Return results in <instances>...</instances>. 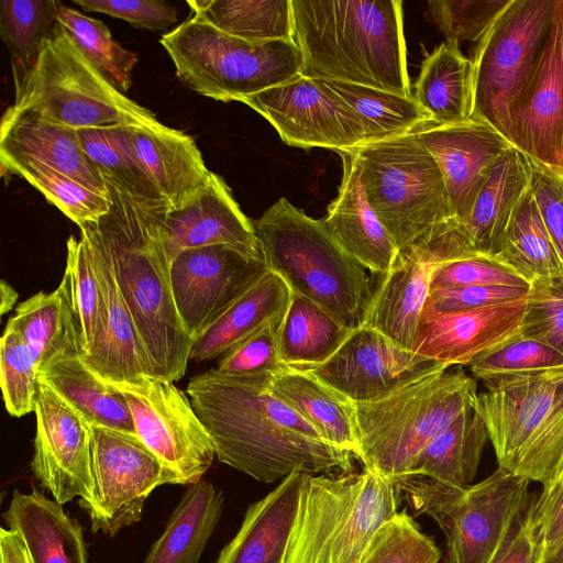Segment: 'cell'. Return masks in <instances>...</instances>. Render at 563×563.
Listing matches in <instances>:
<instances>
[{
	"instance_id": "obj_1",
	"label": "cell",
	"mask_w": 563,
	"mask_h": 563,
	"mask_svg": "<svg viewBox=\"0 0 563 563\" xmlns=\"http://www.w3.org/2000/svg\"><path fill=\"white\" fill-rule=\"evenodd\" d=\"M273 373L190 378L186 393L208 430L218 460L263 483L294 472H351L355 456L324 442L316 429L269 390Z\"/></svg>"
},
{
	"instance_id": "obj_2",
	"label": "cell",
	"mask_w": 563,
	"mask_h": 563,
	"mask_svg": "<svg viewBox=\"0 0 563 563\" xmlns=\"http://www.w3.org/2000/svg\"><path fill=\"white\" fill-rule=\"evenodd\" d=\"M103 178L111 208L90 223L110 256L152 376L174 383L186 373L194 341L173 295L166 246L170 209L159 197L134 192L111 176Z\"/></svg>"
},
{
	"instance_id": "obj_3",
	"label": "cell",
	"mask_w": 563,
	"mask_h": 563,
	"mask_svg": "<svg viewBox=\"0 0 563 563\" xmlns=\"http://www.w3.org/2000/svg\"><path fill=\"white\" fill-rule=\"evenodd\" d=\"M347 153L358 164L366 199L399 256L434 265L481 256L452 213L435 159L411 133Z\"/></svg>"
},
{
	"instance_id": "obj_4",
	"label": "cell",
	"mask_w": 563,
	"mask_h": 563,
	"mask_svg": "<svg viewBox=\"0 0 563 563\" xmlns=\"http://www.w3.org/2000/svg\"><path fill=\"white\" fill-rule=\"evenodd\" d=\"M301 76L412 97L398 0H291Z\"/></svg>"
},
{
	"instance_id": "obj_5",
	"label": "cell",
	"mask_w": 563,
	"mask_h": 563,
	"mask_svg": "<svg viewBox=\"0 0 563 563\" xmlns=\"http://www.w3.org/2000/svg\"><path fill=\"white\" fill-rule=\"evenodd\" d=\"M442 364L389 394L351 402L356 459L364 470L393 482L407 476L419 453L460 415L474 407L477 384L461 368Z\"/></svg>"
},
{
	"instance_id": "obj_6",
	"label": "cell",
	"mask_w": 563,
	"mask_h": 563,
	"mask_svg": "<svg viewBox=\"0 0 563 563\" xmlns=\"http://www.w3.org/2000/svg\"><path fill=\"white\" fill-rule=\"evenodd\" d=\"M252 221L267 269L291 292L349 328L362 327L373 290L367 269L344 251L322 219H312L283 197Z\"/></svg>"
},
{
	"instance_id": "obj_7",
	"label": "cell",
	"mask_w": 563,
	"mask_h": 563,
	"mask_svg": "<svg viewBox=\"0 0 563 563\" xmlns=\"http://www.w3.org/2000/svg\"><path fill=\"white\" fill-rule=\"evenodd\" d=\"M398 493L391 479L366 470L306 473L280 563H361L398 512Z\"/></svg>"
},
{
	"instance_id": "obj_8",
	"label": "cell",
	"mask_w": 563,
	"mask_h": 563,
	"mask_svg": "<svg viewBox=\"0 0 563 563\" xmlns=\"http://www.w3.org/2000/svg\"><path fill=\"white\" fill-rule=\"evenodd\" d=\"M474 408L497 463L542 486L563 474V367L483 380Z\"/></svg>"
},
{
	"instance_id": "obj_9",
	"label": "cell",
	"mask_w": 563,
	"mask_h": 563,
	"mask_svg": "<svg viewBox=\"0 0 563 563\" xmlns=\"http://www.w3.org/2000/svg\"><path fill=\"white\" fill-rule=\"evenodd\" d=\"M15 110H26L75 130L158 125L154 112L115 89L57 24L37 57L12 71Z\"/></svg>"
},
{
	"instance_id": "obj_10",
	"label": "cell",
	"mask_w": 563,
	"mask_h": 563,
	"mask_svg": "<svg viewBox=\"0 0 563 563\" xmlns=\"http://www.w3.org/2000/svg\"><path fill=\"white\" fill-rule=\"evenodd\" d=\"M161 44L180 82L218 101L243 102L301 75L302 55L294 40L252 43L192 14L164 34Z\"/></svg>"
},
{
	"instance_id": "obj_11",
	"label": "cell",
	"mask_w": 563,
	"mask_h": 563,
	"mask_svg": "<svg viewBox=\"0 0 563 563\" xmlns=\"http://www.w3.org/2000/svg\"><path fill=\"white\" fill-rule=\"evenodd\" d=\"M394 483L417 514H427L439 525L450 563H492L530 501V481L499 466L466 487L426 476Z\"/></svg>"
},
{
	"instance_id": "obj_12",
	"label": "cell",
	"mask_w": 563,
	"mask_h": 563,
	"mask_svg": "<svg viewBox=\"0 0 563 563\" xmlns=\"http://www.w3.org/2000/svg\"><path fill=\"white\" fill-rule=\"evenodd\" d=\"M554 2L509 0L472 48V118L509 142L511 113L548 37Z\"/></svg>"
},
{
	"instance_id": "obj_13",
	"label": "cell",
	"mask_w": 563,
	"mask_h": 563,
	"mask_svg": "<svg viewBox=\"0 0 563 563\" xmlns=\"http://www.w3.org/2000/svg\"><path fill=\"white\" fill-rule=\"evenodd\" d=\"M89 426L93 494L82 508L93 532L114 536L141 520L144 503L156 487L179 479L136 433Z\"/></svg>"
},
{
	"instance_id": "obj_14",
	"label": "cell",
	"mask_w": 563,
	"mask_h": 563,
	"mask_svg": "<svg viewBox=\"0 0 563 563\" xmlns=\"http://www.w3.org/2000/svg\"><path fill=\"white\" fill-rule=\"evenodd\" d=\"M112 384L126 400L135 433L178 476L179 485L200 481L216 450L187 393L153 376Z\"/></svg>"
},
{
	"instance_id": "obj_15",
	"label": "cell",
	"mask_w": 563,
	"mask_h": 563,
	"mask_svg": "<svg viewBox=\"0 0 563 563\" xmlns=\"http://www.w3.org/2000/svg\"><path fill=\"white\" fill-rule=\"evenodd\" d=\"M291 146L350 152L367 143L355 111L320 80L298 77L246 98Z\"/></svg>"
},
{
	"instance_id": "obj_16",
	"label": "cell",
	"mask_w": 563,
	"mask_h": 563,
	"mask_svg": "<svg viewBox=\"0 0 563 563\" xmlns=\"http://www.w3.org/2000/svg\"><path fill=\"white\" fill-rule=\"evenodd\" d=\"M267 271L264 262L228 245L180 252L170 266L172 288L179 318L192 341Z\"/></svg>"
},
{
	"instance_id": "obj_17",
	"label": "cell",
	"mask_w": 563,
	"mask_h": 563,
	"mask_svg": "<svg viewBox=\"0 0 563 563\" xmlns=\"http://www.w3.org/2000/svg\"><path fill=\"white\" fill-rule=\"evenodd\" d=\"M34 412L36 433L31 462L34 476L58 504L80 497L79 505L86 506L93 494L89 423L41 382Z\"/></svg>"
},
{
	"instance_id": "obj_18",
	"label": "cell",
	"mask_w": 563,
	"mask_h": 563,
	"mask_svg": "<svg viewBox=\"0 0 563 563\" xmlns=\"http://www.w3.org/2000/svg\"><path fill=\"white\" fill-rule=\"evenodd\" d=\"M437 365L439 363L399 347L380 333L360 327L331 358L303 371L346 400L366 402L389 394Z\"/></svg>"
},
{
	"instance_id": "obj_19",
	"label": "cell",
	"mask_w": 563,
	"mask_h": 563,
	"mask_svg": "<svg viewBox=\"0 0 563 563\" xmlns=\"http://www.w3.org/2000/svg\"><path fill=\"white\" fill-rule=\"evenodd\" d=\"M411 134L435 159L452 213L463 225L498 159L514 144L489 123L473 118L426 124Z\"/></svg>"
},
{
	"instance_id": "obj_20",
	"label": "cell",
	"mask_w": 563,
	"mask_h": 563,
	"mask_svg": "<svg viewBox=\"0 0 563 563\" xmlns=\"http://www.w3.org/2000/svg\"><path fill=\"white\" fill-rule=\"evenodd\" d=\"M563 135V0H555L548 37L512 110L510 142L558 166Z\"/></svg>"
},
{
	"instance_id": "obj_21",
	"label": "cell",
	"mask_w": 563,
	"mask_h": 563,
	"mask_svg": "<svg viewBox=\"0 0 563 563\" xmlns=\"http://www.w3.org/2000/svg\"><path fill=\"white\" fill-rule=\"evenodd\" d=\"M527 298L457 312L424 305L411 352L448 367L470 365L519 334Z\"/></svg>"
},
{
	"instance_id": "obj_22",
	"label": "cell",
	"mask_w": 563,
	"mask_h": 563,
	"mask_svg": "<svg viewBox=\"0 0 563 563\" xmlns=\"http://www.w3.org/2000/svg\"><path fill=\"white\" fill-rule=\"evenodd\" d=\"M121 130L136 164L170 211L188 207L207 189L211 170L192 136L163 123Z\"/></svg>"
},
{
	"instance_id": "obj_23",
	"label": "cell",
	"mask_w": 563,
	"mask_h": 563,
	"mask_svg": "<svg viewBox=\"0 0 563 563\" xmlns=\"http://www.w3.org/2000/svg\"><path fill=\"white\" fill-rule=\"evenodd\" d=\"M79 229L90 251L103 301L102 333L91 353L82 357L92 371L110 383H133L143 376H152L110 256L90 222Z\"/></svg>"
},
{
	"instance_id": "obj_24",
	"label": "cell",
	"mask_w": 563,
	"mask_h": 563,
	"mask_svg": "<svg viewBox=\"0 0 563 563\" xmlns=\"http://www.w3.org/2000/svg\"><path fill=\"white\" fill-rule=\"evenodd\" d=\"M166 230L172 262L185 250L209 245H228L264 262L253 221L243 213L224 179L213 172L196 201L181 210H169Z\"/></svg>"
},
{
	"instance_id": "obj_25",
	"label": "cell",
	"mask_w": 563,
	"mask_h": 563,
	"mask_svg": "<svg viewBox=\"0 0 563 563\" xmlns=\"http://www.w3.org/2000/svg\"><path fill=\"white\" fill-rule=\"evenodd\" d=\"M0 159L45 164L107 195L102 173L85 153L78 130L56 124L40 115L9 107L0 125Z\"/></svg>"
},
{
	"instance_id": "obj_26",
	"label": "cell",
	"mask_w": 563,
	"mask_h": 563,
	"mask_svg": "<svg viewBox=\"0 0 563 563\" xmlns=\"http://www.w3.org/2000/svg\"><path fill=\"white\" fill-rule=\"evenodd\" d=\"M343 175L336 198L328 206L324 225L344 251L373 275L387 273L398 257L391 238L371 208L354 156L340 153Z\"/></svg>"
},
{
	"instance_id": "obj_27",
	"label": "cell",
	"mask_w": 563,
	"mask_h": 563,
	"mask_svg": "<svg viewBox=\"0 0 563 563\" xmlns=\"http://www.w3.org/2000/svg\"><path fill=\"white\" fill-rule=\"evenodd\" d=\"M438 266L398 255L387 273L376 275L362 327L411 352Z\"/></svg>"
},
{
	"instance_id": "obj_28",
	"label": "cell",
	"mask_w": 563,
	"mask_h": 563,
	"mask_svg": "<svg viewBox=\"0 0 563 563\" xmlns=\"http://www.w3.org/2000/svg\"><path fill=\"white\" fill-rule=\"evenodd\" d=\"M62 506L35 488L13 492L2 516L23 541L31 563H88L82 528Z\"/></svg>"
},
{
	"instance_id": "obj_29",
	"label": "cell",
	"mask_w": 563,
	"mask_h": 563,
	"mask_svg": "<svg viewBox=\"0 0 563 563\" xmlns=\"http://www.w3.org/2000/svg\"><path fill=\"white\" fill-rule=\"evenodd\" d=\"M529 187L528 155L511 145L498 159L463 223L477 254L497 260L507 229Z\"/></svg>"
},
{
	"instance_id": "obj_30",
	"label": "cell",
	"mask_w": 563,
	"mask_h": 563,
	"mask_svg": "<svg viewBox=\"0 0 563 563\" xmlns=\"http://www.w3.org/2000/svg\"><path fill=\"white\" fill-rule=\"evenodd\" d=\"M306 473L294 472L249 506L234 538L216 563H280Z\"/></svg>"
},
{
	"instance_id": "obj_31",
	"label": "cell",
	"mask_w": 563,
	"mask_h": 563,
	"mask_svg": "<svg viewBox=\"0 0 563 563\" xmlns=\"http://www.w3.org/2000/svg\"><path fill=\"white\" fill-rule=\"evenodd\" d=\"M38 380L74 407L89 424L135 433L122 393L92 371L82 355H59L42 364Z\"/></svg>"
},
{
	"instance_id": "obj_32",
	"label": "cell",
	"mask_w": 563,
	"mask_h": 563,
	"mask_svg": "<svg viewBox=\"0 0 563 563\" xmlns=\"http://www.w3.org/2000/svg\"><path fill=\"white\" fill-rule=\"evenodd\" d=\"M269 390L309 422L324 442L356 459L357 437L349 400L312 374L286 365L273 373Z\"/></svg>"
},
{
	"instance_id": "obj_33",
	"label": "cell",
	"mask_w": 563,
	"mask_h": 563,
	"mask_svg": "<svg viewBox=\"0 0 563 563\" xmlns=\"http://www.w3.org/2000/svg\"><path fill=\"white\" fill-rule=\"evenodd\" d=\"M290 297L291 290L284 279L268 269L194 342L190 360L202 362L223 356L284 313Z\"/></svg>"
},
{
	"instance_id": "obj_34",
	"label": "cell",
	"mask_w": 563,
	"mask_h": 563,
	"mask_svg": "<svg viewBox=\"0 0 563 563\" xmlns=\"http://www.w3.org/2000/svg\"><path fill=\"white\" fill-rule=\"evenodd\" d=\"M412 98L429 113L432 124L472 119L473 68L461 47L442 42L422 62Z\"/></svg>"
},
{
	"instance_id": "obj_35",
	"label": "cell",
	"mask_w": 563,
	"mask_h": 563,
	"mask_svg": "<svg viewBox=\"0 0 563 563\" xmlns=\"http://www.w3.org/2000/svg\"><path fill=\"white\" fill-rule=\"evenodd\" d=\"M223 501L222 492L209 481L189 485L143 563H198L220 520Z\"/></svg>"
},
{
	"instance_id": "obj_36",
	"label": "cell",
	"mask_w": 563,
	"mask_h": 563,
	"mask_svg": "<svg viewBox=\"0 0 563 563\" xmlns=\"http://www.w3.org/2000/svg\"><path fill=\"white\" fill-rule=\"evenodd\" d=\"M488 440L484 420L474 407L468 408L419 453L407 476L466 487L477 473Z\"/></svg>"
},
{
	"instance_id": "obj_37",
	"label": "cell",
	"mask_w": 563,
	"mask_h": 563,
	"mask_svg": "<svg viewBox=\"0 0 563 563\" xmlns=\"http://www.w3.org/2000/svg\"><path fill=\"white\" fill-rule=\"evenodd\" d=\"M354 330L310 299L291 292L278 332L280 361L299 369L321 365Z\"/></svg>"
},
{
	"instance_id": "obj_38",
	"label": "cell",
	"mask_w": 563,
	"mask_h": 563,
	"mask_svg": "<svg viewBox=\"0 0 563 563\" xmlns=\"http://www.w3.org/2000/svg\"><path fill=\"white\" fill-rule=\"evenodd\" d=\"M7 325L21 334L40 360V366L59 355H84L63 282L54 291H40L21 302Z\"/></svg>"
},
{
	"instance_id": "obj_39",
	"label": "cell",
	"mask_w": 563,
	"mask_h": 563,
	"mask_svg": "<svg viewBox=\"0 0 563 563\" xmlns=\"http://www.w3.org/2000/svg\"><path fill=\"white\" fill-rule=\"evenodd\" d=\"M192 15L252 43L294 40L291 0H192Z\"/></svg>"
},
{
	"instance_id": "obj_40",
	"label": "cell",
	"mask_w": 563,
	"mask_h": 563,
	"mask_svg": "<svg viewBox=\"0 0 563 563\" xmlns=\"http://www.w3.org/2000/svg\"><path fill=\"white\" fill-rule=\"evenodd\" d=\"M318 80L355 111L363 123L367 143L409 134L432 123L429 113L412 97L356 84Z\"/></svg>"
},
{
	"instance_id": "obj_41",
	"label": "cell",
	"mask_w": 563,
	"mask_h": 563,
	"mask_svg": "<svg viewBox=\"0 0 563 563\" xmlns=\"http://www.w3.org/2000/svg\"><path fill=\"white\" fill-rule=\"evenodd\" d=\"M497 260L530 283L563 274V262L541 219L530 187L507 229Z\"/></svg>"
},
{
	"instance_id": "obj_42",
	"label": "cell",
	"mask_w": 563,
	"mask_h": 563,
	"mask_svg": "<svg viewBox=\"0 0 563 563\" xmlns=\"http://www.w3.org/2000/svg\"><path fill=\"white\" fill-rule=\"evenodd\" d=\"M0 164L2 176L25 179L79 228L98 221L111 208L108 192L93 191L45 164L22 159H0Z\"/></svg>"
},
{
	"instance_id": "obj_43",
	"label": "cell",
	"mask_w": 563,
	"mask_h": 563,
	"mask_svg": "<svg viewBox=\"0 0 563 563\" xmlns=\"http://www.w3.org/2000/svg\"><path fill=\"white\" fill-rule=\"evenodd\" d=\"M57 21L90 64L120 92L132 84L137 56L113 40L108 26L62 2L57 5Z\"/></svg>"
},
{
	"instance_id": "obj_44",
	"label": "cell",
	"mask_w": 563,
	"mask_h": 563,
	"mask_svg": "<svg viewBox=\"0 0 563 563\" xmlns=\"http://www.w3.org/2000/svg\"><path fill=\"white\" fill-rule=\"evenodd\" d=\"M65 284L79 332L84 357L88 356L102 333L103 301L99 280L86 241L70 235L67 240Z\"/></svg>"
},
{
	"instance_id": "obj_45",
	"label": "cell",
	"mask_w": 563,
	"mask_h": 563,
	"mask_svg": "<svg viewBox=\"0 0 563 563\" xmlns=\"http://www.w3.org/2000/svg\"><path fill=\"white\" fill-rule=\"evenodd\" d=\"M57 5L55 0L0 1V35L10 53L12 71L33 64L42 42L58 22Z\"/></svg>"
},
{
	"instance_id": "obj_46",
	"label": "cell",
	"mask_w": 563,
	"mask_h": 563,
	"mask_svg": "<svg viewBox=\"0 0 563 563\" xmlns=\"http://www.w3.org/2000/svg\"><path fill=\"white\" fill-rule=\"evenodd\" d=\"M40 360L21 334L5 325L0 346V384L7 411L22 417L34 411Z\"/></svg>"
},
{
	"instance_id": "obj_47",
	"label": "cell",
	"mask_w": 563,
	"mask_h": 563,
	"mask_svg": "<svg viewBox=\"0 0 563 563\" xmlns=\"http://www.w3.org/2000/svg\"><path fill=\"white\" fill-rule=\"evenodd\" d=\"M121 128L78 130L85 153L103 175L111 176L134 192L159 197L132 156Z\"/></svg>"
},
{
	"instance_id": "obj_48",
	"label": "cell",
	"mask_w": 563,
	"mask_h": 563,
	"mask_svg": "<svg viewBox=\"0 0 563 563\" xmlns=\"http://www.w3.org/2000/svg\"><path fill=\"white\" fill-rule=\"evenodd\" d=\"M472 374L482 379L527 374L563 367V354L555 349L519 334L486 351L470 365Z\"/></svg>"
},
{
	"instance_id": "obj_49",
	"label": "cell",
	"mask_w": 563,
	"mask_h": 563,
	"mask_svg": "<svg viewBox=\"0 0 563 563\" xmlns=\"http://www.w3.org/2000/svg\"><path fill=\"white\" fill-rule=\"evenodd\" d=\"M440 559V549L404 510L380 527L361 563H439Z\"/></svg>"
},
{
	"instance_id": "obj_50",
	"label": "cell",
	"mask_w": 563,
	"mask_h": 563,
	"mask_svg": "<svg viewBox=\"0 0 563 563\" xmlns=\"http://www.w3.org/2000/svg\"><path fill=\"white\" fill-rule=\"evenodd\" d=\"M519 335L563 354V274L531 282Z\"/></svg>"
},
{
	"instance_id": "obj_51",
	"label": "cell",
	"mask_w": 563,
	"mask_h": 563,
	"mask_svg": "<svg viewBox=\"0 0 563 563\" xmlns=\"http://www.w3.org/2000/svg\"><path fill=\"white\" fill-rule=\"evenodd\" d=\"M509 0H432L427 15L445 35V41L475 44Z\"/></svg>"
},
{
	"instance_id": "obj_52",
	"label": "cell",
	"mask_w": 563,
	"mask_h": 563,
	"mask_svg": "<svg viewBox=\"0 0 563 563\" xmlns=\"http://www.w3.org/2000/svg\"><path fill=\"white\" fill-rule=\"evenodd\" d=\"M284 314L285 312L221 356L216 369L225 375H253L275 373L284 367L278 345Z\"/></svg>"
},
{
	"instance_id": "obj_53",
	"label": "cell",
	"mask_w": 563,
	"mask_h": 563,
	"mask_svg": "<svg viewBox=\"0 0 563 563\" xmlns=\"http://www.w3.org/2000/svg\"><path fill=\"white\" fill-rule=\"evenodd\" d=\"M530 282L497 260L472 256L439 265L432 275L431 288L463 286L530 287Z\"/></svg>"
},
{
	"instance_id": "obj_54",
	"label": "cell",
	"mask_w": 563,
	"mask_h": 563,
	"mask_svg": "<svg viewBox=\"0 0 563 563\" xmlns=\"http://www.w3.org/2000/svg\"><path fill=\"white\" fill-rule=\"evenodd\" d=\"M530 190L541 219L563 262V169L528 156Z\"/></svg>"
},
{
	"instance_id": "obj_55",
	"label": "cell",
	"mask_w": 563,
	"mask_h": 563,
	"mask_svg": "<svg viewBox=\"0 0 563 563\" xmlns=\"http://www.w3.org/2000/svg\"><path fill=\"white\" fill-rule=\"evenodd\" d=\"M526 517L538 545L539 558L563 544V474L542 486L540 495L529 503Z\"/></svg>"
},
{
	"instance_id": "obj_56",
	"label": "cell",
	"mask_w": 563,
	"mask_h": 563,
	"mask_svg": "<svg viewBox=\"0 0 563 563\" xmlns=\"http://www.w3.org/2000/svg\"><path fill=\"white\" fill-rule=\"evenodd\" d=\"M530 288V287H529ZM529 288L463 286L430 288L426 305L440 312H457L525 299Z\"/></svg>"
},
{
	"instance_id": "obj_57",
	"label": "cell",
	"mask_w": 563,
	"mask_h": 563,
	"mask_svg": "<svg viewBox=\"0 0 563 563\" xmlns=\"http://www.w3.org/2000/svg\"><path fill=\"white\" fill-rule=\"evenodd\" d=\"M88 12L124 20L135 27L165 31L178 20L177 9L161 0H74Z\"/></svg>"
},
{
	"instance_id": "obj_58",
	"label": "cell",
	"mask_w": 563,
	"mask_h": 563,
	"mask_svg": "<svg viewBox=\"0 0 563 563\" xmlns=\"http://www.w3.org/2000/svg\"><path fill=\"white\" fill-rule=\"evenodd\" d=\"M538 559V545L525 512L510 538L492 563H537Z\"/></svg>"
},
{
	"instance_id": "obj_59",
	"label": "cell",
	"mask_w": 563,
	"mask_h": 563,
	"mask_svg": "<svg viewBox=\"0 0 563 563\" xmlns=\"http://www.w3.org/2000/svg\"><path fill=\"white\" fill-rule=\"evenodd\" d=\"M0 563H31L19 534L5 528H0Z\"/></svg>"
},
{
	"instance_id": "obj_60",
	"label": "cell",
	"mask_w": 563,
	"mask_h": 563,
	"mask_svg": "<svg viewBox=\"0 0 563 563\" xmlns=\"http://www.w3.org/2000/svg\"><path fill=\"white\" fill-rule=\"evenodd\" d=\"M0 292H1V302H0V311L1 314H4L9 312L13 306L16 303L18 300V292L16 290L5 280H1L0 285Z\"/></svg>"
},
{
	"instance_id": "obj_61",
	"label": "cell",
	"mask_w": 563,
	"mask_h": 563,
	"mask_svg": "<svg viewBox=\"0 0 563 563\" xmlns=\"http://www.w3.org/2000/svg\"><path fill=\"white\" fill-rule=\"evenodd\" d=\"M537 563H563V544L552 553L539 558Z\"/></svg>"
},
{
	"instance_id": "obj_62",
	"label": "cell",
	"mask_w": 563,
	"mask_h": 563,
	"mask_svg": "<svg viewBox=\"0 0 563 563\" xmlns=\"http://www.w3.org/2000/svg\"><path fill=\"white\" fill-rule=\"evenodd\" d=\"M558 166L563 169V135L561 141V147H560V155H559V164Z\"/></svg>"
}]
</instances>
